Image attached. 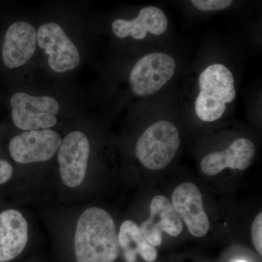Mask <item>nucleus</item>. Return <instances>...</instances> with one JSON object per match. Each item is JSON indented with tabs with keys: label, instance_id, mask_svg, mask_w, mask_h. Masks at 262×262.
<instances>
[{
	"label": "nucleus",
	"instance_id": "1",
	"mask_svg": "<svg viewBox=\"0 0 262 262\" xmlns=\"http://www.w3.org/2000/svg\"><path fill=\"white\" fill-rule=\"evenodd\" d=\"M77 262H114L119 253L116 226L110 213L91 208L82 213L76 229Z\"/></svg>",
	"mask_w": 262,
	"mask_h": 262
},
{
	"label": "nucleus",
	"instance_id": "2",
	"mask_svg": "<svg viewBox=\"0 0 262 262\" xmlns=\"http://www.w3.org/2000/svg\"><path fill=\"white\" fill-rule=\"evenodd\" d=\"M200 92L195 100V113L200 120L213 122L224 115L226 104L235 98L232 72L220 63L210 65L199 77Z\"/></svg>",
	"mask_w": 262,
	"mask_h": 262
},
{
	"label": "nucleus",
	"instance_id": "3",
	"mask_svg": "<svg viewBox=\"0 0 262 262\" xmlns=\"http://www.w3.org/2000/svg\"><path fill=\"white\" fill-rule=\"evenodd\" d=\"M180 146L178 129L172 122L161 120L150 125L136 146V155L150 170H160L171 163Z\"/></svg>",
	"mask_w": 262,
	"mask_h": 262
},
{
	"label": "nucleus",
	"instance_id": "4",
	"mask_svg": "<svg viewBox=\"0 0 262 262\" xmlns=\"http://www.w3.org/2000/svg\"><path fill=\"white\" fill-rule=\"evenodd\" d=\"M15 126L26 131L48 129L56 125L59 104L51 96H33L16 93L10 99Z\"/></svg>",
	"mask_w": 262,
	"mask_h": 262
},
{
	"label": "nucleus",
	"instance_id": "5",
	"mask_svg": "<svg viewBox=\"0 0 262 262\" xmlns=\"http://www.w3.org/2000/svg\"><path fill=\"white\" fill-rule=\"evenodd\" d=\"M177 69L173 57L164 53H153L143 56L134 65L130 74L133 92L148 96L163 89L171 80Z\"/></svg>",
	"mask_w": 262,
	"mask_h": 262
},
{
	"label": "nucleus",
	"instance_id": "6",
	"mask_svg": "<svg viewBox=\"0 0 262 262\" xmlns=\"http://www.w3.org/2000/svg\"><path fill=\"white\" fill-rule=\"evenodd\" d=\"M38 46L48 55V64L58 73L75 70L80 61V55L61 26L43 24L37 32Z\"/></svg>",
	"mask_w": 262,
	"mask_h": 262
},
{
	"label": "nucleus",
	"instance_id": "7",
	"mask_svg": "<svg viewBox=\"0 0 262 262\" xmlns=\"http://www.w3.org/2000/svg\"><path fill=\"white\" fill-rule=\"evenodd\" d=\"M61 142L60 134L50 129L26 131L11 139L10 154L18 163L46 162L54 156Z\"/></svg>",
	"mask_w": 262,
	"mask_h": 262
},
{
	"label": "nucleus",
	"instance_id": "8",
	"mask_svg": "<svg viewBox=\"0 0 262 262\" xmlns=\"http://www.w3.org/2000/svg\"><path fill=\"white\" fill-rule=\"evenodd\" d=\"M90 144L85 134L74 131L62 140L58 161L62 181L69 187H76L83 182L87 171Z\"/></svg>",
	"mask_w": 262,
	"mask_h": 262
},
{
	"label": "nucleus",
	"instance_id": "9",
	"mask_svg": "<svg viewBox=\"0 0 262 262\" xmlns=\"http://www.w3.org/2000/svg\"><path fill=\"white\" fill-rule=\"evenodd\" d=\"M172 204L192 235H206L209 220L203 208L201 193L195 184L185 182L176 188L172 194Z\"/></svg>",
	"mask_w": 262,
	"mask_h": 262
},
{
	"label": "nucleus",
	"instance_id": "10",
	"mask_svg": "<svg viewBox=\"0 0 262 262\" xmlns=\"http://www.w3.org/2000/svg\"><path fill=\"white\" fill-rule=\"evenodd\" d=\"M141 231L152 246L162 244V232L178 236L182 233L183 223L171 202L163 195L155 196L150 204V217L143 222Z\"/></svg>",
	"mask_w": 262,
	"mask_h": 262
},
{
	"label": "nucleus",
	"instance_id": "11",
	"mask_svg": "<svg viewBox=\"0 0 262 262\" xmlns=\"http://www.w3.org/2000/svg\"><path fill=\"white\" fill-rule=\"evenodd\" d=\"M37 32L30 24L17 21L5 34L3 59L10 69L18 68L32 58L37 46Z\"/></svg>",
	"mask_w": 262,
	"mask_h": 262
},
{
	"label": "nucleus",
	"instance_id": "12",
	"mask_svg": "<svg viewBox=\"0 0 262 262\" xmlns=\"http://www.w3.org/2000/svg\"><path fill=\"white\" fill-rule=\"evenodd\" d=\"M255 153L256 147L252 141L241 138L224 151L204 157L201 163V170L207 176L216 175L227 168L246 170L252 163Z\"/></svg>",
	"mask_w": 262,
	"mask_h": 262
},
{
	"label": "nucleus",
	"instance_id": "13",
	"mask_svg": "<svg viewBox=\"0 0 262 262\" xmlns=\"http://www.w3.org/2000/svg\"><path fill=\"white\" fill-rule=\"evenodd\" d=\"M28 241V225L20 212L9 209L0 213V262L14 259Z\"/></svg>",
	"mask_w": 262,
	"mask_h": 262
},
{
	"label": "nucleus",
	"instance_id": "14",
	"mask_svg": "<svg viewBox=\"0 0 262 262\" xmlns=\"http://www.w3.org/2000/svg\"><path fill=\"white\" fill-rule=\"evenodd\" d=\"M168 21L163 10L157 7L142 8L133 20L117 19L113 23L114 34L119 38L132 36L136 39H144L147 32L160 36L166 32Z\"/></svg>",
	"mask_w": 262,
	"mask_h": 262
},
{
	"label": "nucleus",
	"instance_id": "15",
	"mask_svg": "<svg viewBox=\"0 0 262 262\" xmlns=\"http://www.w3.org/2000/svg\"><path fill=\"white\" fill-rule=\"evenodd\" d=\"M119 246L124 250V256L127 262H136V255L140 254L146 262L156 260L158 253L141 231V227L131 220L122 224L118 234Z\"/></svg>",
	"mask_w": 262,
	"mask_h": 262
},
{
	"label": "nucleus",
	"instance_id": "16",
	"mask_svg": "<svg viewBox=\"0 0 262 262\" xmlns=\"http://www.w3.org/2000/svg\"><path fill=\"white\" fill-rule=\"evenodd\" d=\"M191 3L201 11L222 10L230 6L232 1L230 0H192Z\"/></svg>",
	"mask_w": 262,
	"mask_h": 262
},
{
	"label": "nucleus",
	"instance_id": "17",
	"mask_svg": "<svg viewBox=\"0 0 262 262\" xmlns=\"http://www.w3.org/2000/svg\"><path fill=\"white\" fill-rule=\"evenodd\" d=\"M252 239L255 248L259 254H262V213H258L255 218L251 229Z\"/></svg>",
	"mask_w": 262,
	"mask_h": 262
},
{
	"label": "nucleus",
	"instance_id": "18",
	"mask_svg": "<svg viewBox=\"0 0 262 262\" xmlns=\"http://www.w3.org/2000/svg\"><path fill=\"white\" fill-rule=\"evenodd\" d=\"M13 167L6 160L0 159V184L8 182L13 176Z\"/></svg>",
	"mask_w": 262,
	"mask_h": 262
},
{
	"label": "nucleus",
	"instance_id": "19",
	"mask_svg": "<svg viewBox=\"0 0 262 262\" xmlns=\"http://www.w3.org/2000/svg\"><path fill=\"white\" fill-rule=\"evenodd\" d=\"M231 262H248V261H246V260H244V259H236V260H234V261H232Z\"/></svg>",
	"mask_w": 262,
	"mask_h": 262
}]
</instances>
